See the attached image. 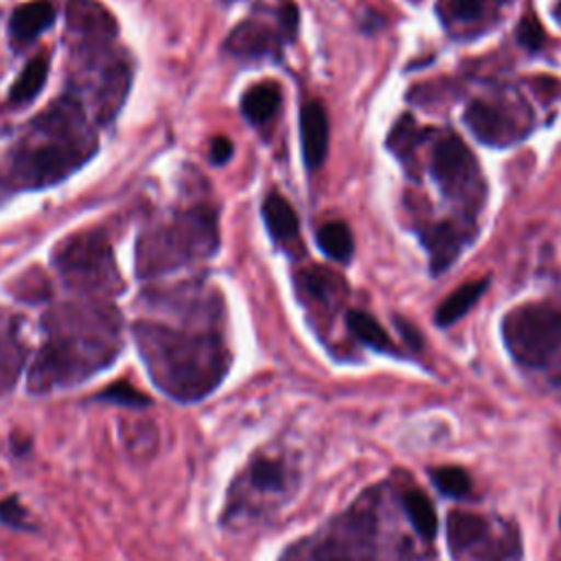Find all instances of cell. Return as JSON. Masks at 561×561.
<instances>
[{"label": "cell", "mask_w": 561, "mask_h": 561, "mask_svg": "<svg viewBox=\"0 0 561 561\" xmlns=\"http://www.w3.org/2000/svg\"><path fill=\"white\" fill-rule=\"evenodd\" d=\"M280 35L267 24L248 20L241 22L226 39V50L234 57H267L278 50Z\"/></svg>", "instance_id": "obj_16"}, {"label": "cell", "mask_w": 561, "mask_h": 561, "mask_svg": "<svg viewBox=\"0 0 561 561\" xmlns=\"http://www.w3.org/2000/svg\"><path fill=\"white\" fill-rule=\"evenodd\" d=\"M77 72L72 79V96L83 101L99 123H107L116 116L129 88V64L110 46L88 48L72 53ZM85 107V112H88Z\"/></svg>", "instance_id": "obj_7"}, {"label": "cell", "mask_w": 561, "mask_h": 561, "mask_svg": "<svg viewBox=\"0 0 561 561\" xmlns=\"http://www.w3.org/2000/svg\"><path fill=\"white\" fill-rule=\"evenodd\" d=\"M414 2H416V0H414Z\"/></svg>", "instance_id": "obj_37"}, {"label": "cell", "mask_w": 561, "mask_h": 561, "mask_svg": "<svg viewBox=\"0 0 561 561\" xmlns=\"http://www.w3.org/2000/svg\"><path fill=\"white\" fill-rule=\"evenodd\" d=\"M53 265L66 287L88 298L105 300L125 289L114 252L101 232H77L59 241L53 250Z\"/></svg>", "instance_id": "obj_6"}, {"label": "cell", "mask_w": 561, "mask_h": 561, "mask_svg": "<svg viewBox=\"0 0 561 561\" xmlns=\"http://www.w3.org/2000/svg\"><path fill=\"white\" fill-rule=\"evenodd\" d=\"M232 158V142L226 136H217L210 142V162L226 164Z\"/></svg>", "instance_id": "obj_33"}, {"label": "cell", "mask_w": 561, "mask_h": 561, "mask_svg": "<svg viewBox=\"0 0 561 561\" xmlns=\"http://www.w3.org/2000/svg\"><path fill=\"white\" fill-rule=\"evenodd\" d=\"M421 241H423L425 250L430 252L432 272L440 274L445 267H449L456 261V256L465 243V234L454 224L443 221V224H432L430 228H425L421 232Z\"/></svg>", "instance_id": "obj_18"}, {"label": "cell", "mask_w": 561, "mask_h": 561, "mask_svg": "<svg viewBox=\"0 0 561 561\" xmlns=\"http://www.w3.org/2000/svg\"><path fill=\"white\" fill-rule=\"evenodd\" d=\"M502 337L519 364H546L561 348V305L535 302L508 311L502 320Z\"/></svg>", "instance_id": "obj_9"}, {"label": "cell", "mask_w": 561, "mask_h": 561, "mask_svg": "<svg viewBox=\"0 0 561 561\" xmlns=\"http://www.w3.org/2000/svg\"><path fill=\"white\" fill-rule=\"evenodd\" d=\"M96 149V134L83 105L64 94L44 110L9 151L7 180L18 188L57 184Z\"/></svg>", "instance_id": "obj_3"}, {"label": "cell", "mask_w": 561, "mask_h": 561, "mask_svg": "<svg viewBox=\"0 0 561 561\" xmlns=\"http://www.w3.org/2000/svg\"><path fill=\"white\" fill-rule=\"evenodd\" d=\"M44 340L28 366V394H50L107 370L123 348V318L101 298H83L48 309Z\"/></svg>", "instance_id": "obj_1"}, {"label": "cell", "mask_w": 561, "mask_h": 561, "mask_svg": "<svg viewBox=\"0 0 561 561\" xmlns=\"http://www.w3.org/2000/svg\"><path fill=\"white\" fill-rule=\"evenodd\" d=\"M278 105H280V88L272 81H263L248 88L241 99V112L254 125H263L272 121V116L278 112Z\"/></svg>", "instance_id": "obj_20"}, {"label": "cell", "mask_w": 561, "mask_h": 561, "mask_svg": "<svg viewBox=\"0 0 561 561\" xmlns=\"http://www.w3.org/2000/svg\"><path fill=\"white\" fill-rule=\"evenodd\" d=\"M224 2H232V0H224Z\"/></svg>", "instance_id": "obj_36"}, {"label": "cell", "mask_w": 561, "mask_h": 561, "mask_svg": "<svg viewBox=\"0 0 561 561\" xmlns=\"http://www.w3.org/2000/svg\"><path fill=\"white\" fill-rule=\"evenodd\" d=\"M0 524L11 528V530H20V533H35L37 530L28 506L15 493L0 500Z\"/></svg>", "instance_id": "obj_27"}, {"label": "cell", "mask_w": 561, "mask_h": 561, "mask_svg": "<svg viewBox=\"0 0 561 561\" xmlns=\"http://www.w3.org/2000/svg\"><path fill=\"white\" fill-rule=\"evenodd\" d=\"M316 243L318 248L329 254L331 259L335 261H348L353 250H355V243H353V234L348 230L346 224L342 221H329L324 224L318 234H316Z\"/></svg>", "instance_id": "obj_25"}, {"label": "cell", "mask_w": 561, "mask_h": 561, "mask_svg": "<svg viewBox=\"0 0 561 561\" xmlns=\"http://www.w3.org/2000/svg\"><path fill=\"white\" fill-rule=\"evenodd\" d=\"M399 506H401L403 515L410 519V526L414 528V533L421 539L432 541L436 535L438 519H436V511H434L430 497L419 489H408L399 497Z\"/></svg>", "instance_id": "obj_21"}, {"label": "cell", "mask_w": 561, "mask_h": 561, "mask_svg": "<svg viewBox=\"0 0 561 561\" xmlns=\"http://www.w3.org/2000/svg\"><path fill=\"white\" fill-rule=\"evenodd\" d=\"M554 15H557V20L561 22V0L557 2V7H554Z\"/></svg>", "instance_id": "obj_35"}, {"label": "cell", "mask_w": 561, "mask_h": 561, "mask_svg": "<svg viewBox=\"0 0 561 561\" xmlns=\"http://www.w3.org/2000/svg\"><path fill=\"white\" fill-rule=\"evenodd\" d=\"M447 543L458 561H519L515 528L480 513H449Z\"/></svg>", "instance_id": "obj_10"}, {"label": "cell", "mask_w": 561, "mask_h": 561, "mask_svg": "<svg viewBox=\"0 0 561 561\" xmlns=\"http://www.w3.org/2000/svg\"><path fill=\"white\" fill-rule=\"evenodd\" d=\"M432 175L440 191L460 204H467L480 195L482 182L476 156L456 134H445L434 145Z\"/></svg>", "instance_id": "obj_11"}, {"label": "cell", "mask_w": 561, "mask_h": 561, "mask_svg": "<svg viewBox=\"0 0 561 561\" xmlns=\"http://www.w3.org/2000/svg\"><path fill=\"white\" fill-rule=\"evenodd\" d=\"M346 324H348V331L366 346L375 348V351H381V353H397V346L394 342L390 340V335L386 333V329L366 311H348L346 313Z\"/></svg>", "instance_id": "obj_23"}, {"label": "cell", "mask_w": 561, "mask_h": 561, "mask_svg": "<svg viewBox=\"0 0 561 561\" xmlns=\"http://www.w3.org/2000/svg\"><path fill=\"white\" fill-rule=\"evenodd\" d=\"M217 245L215 219L208 210L178 213L147 228L136 243L138 276H158L178 270L195 259L208 256Z\"/></svg>", "instance_id": "obj_5"}, {"label": "cell", "mask_w": 561, "mask_h": 561, "mask_svg": "<svg viewBox=\"0 0 561 561\" xmlns=\"http://www.w3.org/2000/svg\"><path fill=\"white\" fill-rule=\"evenodd\" d=\"M412 541L397 528L390 493L370 489L342 515L291 543L278 561H412Z\"/></svg>", "instance_id": "obj_4"}, {"label": "cell", "mask_w": 561, "mask_h": 561, "mask_svg": "<svg viewBox=\"0 0 561 561\" xmlns=\"http://www.w3.org/2000/svg\"><path fill=\"white\" fill-rule=\"evenodd\" d=\"M131 333L153 386L173 401L195 403L208 397L230 370V348L208 322L142 318Z\"/></svg>", "instance_id": "obj_2"}, {"label": "cell", "mask_w": 561, "mask_h": 561, "mask_svg": "<svg viewBox=\"0 0 561 561\" xmlns=\"http://www.w3.org/2000/svg\"><path fill=\"white\" fill-rule=\"evenodd\" d=\"M278 26L285 37H294L298 31V9L294 2H285L278 11Z\"/></svg>", "instance_id": "obj_32"}, {"label": "cell", "mask_w": 561, "mask_h": 561, "mask_svg": "<svg viewBox=\"0 0 561 561\" xmlns=\"http://www.w3.org/2000/svg\"><path fill=\"white\" fill-rule=\"evenodd\" d=\"M55 20V7L48 0H33L20 4L9 20V39L18 48L39 37Z\"/></svg>", "instance_id": "obj_17"}, {"label": "cell", "mask_w": 561, "mask_h": 561, "mask_svg": "<svg viewBox=\"0 0 561 561\" xmlns=\"http://www.w3.org/2000/svg\"><path fill=\"white\" fill-rule=\"evenodd\" d=\"M489 287V278H478V280H471V283H465L460 285L454 294H449L440 307L436 309V324L438 327H449L454 324L456 320H460L476 302L478 298L484 294V289Z\"/></svg>", "instance_id": "obj_22"}, {"label": "cell", "mask_w": 561, "mask_h": 561, "mask_svg": "<svg viewBox=\"0 0 561 561\" xmlns=\"http://www.w3.org/2000/svg\"><path fill=\"white\" fill-rule=\"evenodd\" d=\"M397 324H399V331L403 333V337H405L414 348H419V346H421V335L414 331V327L408 324V322L401 320V318H397Z\"/></svg>", "instance_id": "obj_34"}, {"label": "cell", "mask_w": 561, "mask_h": 561, "mask_svg": "<svg viewBox=\"0 0 561 561\" xmlns=\"http://www.w3.org/2000/svg\"><path fill=\"white\" fill-rule=\"evenodd\" d=\"M261 213L274 241L291 243L298 239V215L280 193H270Z\"/></svg>", "instance_id": "obj_19"}, {"label": "cell", "mask_w": 561, "mask_h": 561, "mask_svg": "<svg viewBox=\"0 0 561 561\" xmlns=\"http://www.w3.org/2000/svg\"><path fill=\"white\" fill-rule=\"evenodd\" d=\"M465 123L471 129V134L484 145L500 147L517 138L513 118L500 107L484 101L469 103V107L465 110Z\"/></svg>", "instance_id": "obj_14"}, {"label": "cell", "mask_w": 561, "mask_h": 561, "mask_svg": "<svg viewBox=\"0 0 561 561\" xmlns=\"http://www.w3.org/2000/svg\"><path fill=\"white\" fill-rule=\"evenodd\" d=\"M294 489V469L276 454H256L230 486L224 522L256 517L280 504Z\"/></svg>", "instance_id": "obj_8"}, {"label": "cell", "mask_w": 561, "mask_h": 561, "mask_svg": "<svg viewBox=\"0 0 561 561\" xmlns=\"http://www.w3.org/2000/svg\"><path fill=\"white\" fill-rule=\"evenodd\" d=\"M300 147L309 169H318L329 149V118L318 101H307L300 107Z\"/></svg>", "instance_id": "obj_15"}, {"label": "cell", "mask_w": 561, "mask_h": 561, "mask_svg": "<svg viewBox=\"0 0 561 561\" xmlns=\"http://www.w3.org/2000/svg\"><path fill=\"white\" fill-rule=\"evenodd\" d=\"M337 285L340 280H329L327 274H322V270H313V272H305L302 278L298 280V287L309 296L316 298L320 302H329L333 294H337Z\"/></svg>", "instance_id": "obj_30"}, {"label": "cell", "mask_w": 561, "mask_h": 561, "mask_svg": "<svg viewBox=\"0 0 561 561\" xmlns=\"http://www.w3.org/2000/svg\"><path fill=\"white\" fill-rule=\"evenodd\" d=\"M438 13L445 24H476L486 13L484 0H438Z\"/></svg>", "instance_id": "obj_26"}, {"label": "cell", "mask_w": 561, "mask_h": 561, "mask_svg": "<svg viewBox=\"0 0 561 561\" xmlns=\"http://www.w3.org/2000/svg\"><path fill=\"white\" fill-rule=\"evenodd\" d=\"M515 37L517 42L528 48V50H537L541 48L543 39H546V33H543V26L541 22L533 15V13H526L519 24H517V31H515Z\"/></svg>", "instance_id": "obj_31"}, {"label": "cell", "mask_w": 561, "mask_h": 561, "mask_svg": "<svg viewBox=\"0 0 561 561\" xmlns=\"http://www.w3.org/2000/svg\"><path fill=\"white\" fill-rule=\"evenodd\" d=\"M66 26L70 35V53L110 46L116 37V22L107 9L92 0L68 2Z\"/></svg>", "instance_id": "obj_12"}, {"label": "cell", "mask_w": 561, "mask_h": 561, "mask_svg": "<svg viewBox=\"0 0 561 561\" xmlns=\"http://www.w3.org/2000/svg\"><path fill=\"white\" fill-rule=\"evenodd\" d=\"M94 399H101V401H112L116 405H125V408H136V410H142V408H149L151 405V399L140 392L138 388H134L131 383L127 381H116L112 383L110 388L101 390Z\"/></svg>", "instance_id": "obj_29"}, {"label": "cell", "mask_w": 561, "mask_h": 561, "mask_svg": "<svg viewBox=\"0 0 561 561\" xmlns=\"http://www.w3.org/2000/svg\"><path fill=\"white\" fill-rule=\"evenodd\" d=\"M26 366V342L22 337V320L0 307V397L9 394Z\"/></svg>", "instance_id": "obj_13"}, {"label": "cell", "mask_w": 561, "mask_h": 561, "mask_svg": "<svg viewBox=\"0 0 561 561\" xmlns=\"http://www.w3.org/2000/svg\"><path fill=\"white\" fill-rule=\"evenodd\" d=\"M46 77H48V61H46V55H39L35 59H31L24 70L18 75L15 83L11 85L9 90V99L11 103H28L46 83Z\"/></svg>", "instance_id": "obj_24"}, {"label": "cell", "mask_w": 561, "mask_h": 561, "mask_svg": "<svg viewBox=\"0 0 561 561\" xmlns=\"http://www.w3.org/2000/svg\"><path fill=\"white\" fill-rule=\"evenodd\" d=\"M432 480L436 489L451 497H467L471 493V478L460 467H436L432 469Z\"/></svg>", "instance_id": "obj_28"}]
</instances>
